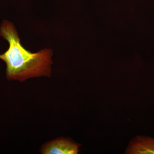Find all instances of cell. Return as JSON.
<instances>
[{
  "mask_svg": "<svg viewBox=\"0 0 154 154\" xmlns=\"http://www.w3.org/2000/svg\"><path fill=\"white\" fill-rule=\"evenodd\" d=\"M80 145L69 139L59 138L45 144L40 152L43 154H76Z\"/></svg>",
  "mask_w": 154,
  "mask_h": 154,
  "instance_id": "7a4b0ae2",
  "label": "cell"
},
{
  "mask_svg": "<svg viewBox=\"0 0 154 154\" xmlns=\"http://www.w3.org/2000/svg\"><path fill=\"white\" fill-rule=\"evenodd\" d=\"M0 36L8 42V49L0 55L5 63L6 78L10 81L23 82L30 78L50 77L51 75L52 51L44 49L32 53L22 46L16 28L4 20L0 26Z\"/></svg>",
  "mask_w": 154,
  "mask_h": 154,
  "instance_id": "6da1fadb",
  "label": "cell"
},
{
  "mask_svg": "<svg viewBox=\"0 0 154 154\" xmlns=\"http://www.w3.org/2000/svg\"><path fill=\"white\" fill-rule=\"evenodd\" d=\"M126 153L154 154V138L137 137L131 143L127 150Z\"/></svg>",
  "mask_w": 154,
  "mask_h": 154,
  "instance_id": "3957f363",
  "label": "cell"
}]
</instances>
